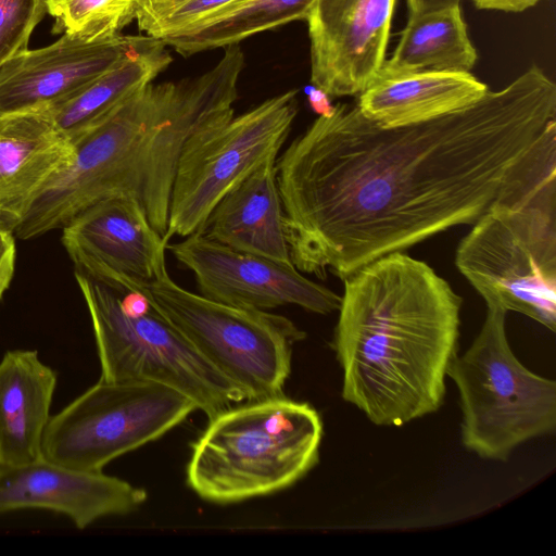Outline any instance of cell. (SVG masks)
<instances>
[{
	"label": "cell",
	"mask_w": 556,
	"mask_h": 556,
	"mask_svg": "<svg viewBox=\"0 0 556 556\" xmlns=\"http://www.w3.org/2000/svg\"><path fill=\"white\" fill-rule=\"evenodd\" d=\"M556 115L532 66L507 87L431 121L383 128L338 103L276 160L293 265L342 281L454 226L473 224Z\"/></svg>",
	"instance_id": "cell-1"
},
{
	"label": "cell",
	"mask_w": 556,
	"mask_h": 556,
	"mask_svg": "<svg viewBox=\"0 0 556 556\" xmlns=\"http://www.w3.org/2000/svg\"><path fill=\"white\" fill-rule=\"evenodd\" d=\"M343 282L332 339L342 399L376 426L401 427L435 413L458 354L462 298L404 252L381 256Z\"/></svg>",
	"instance_id": "cell-2"
},
{
	"label": "cell",
	"mask_w": 556,
	"mask_h": 556,
	"mask_svg": "<svg viewBox=\"0 0 556 556\" xmlns=\"http://www.w3.org/2000/svg\"><path fill=\"white\" fill-rule=\"evenodd\" d=\"M243 66L241 47L230 45L207 72L151 83L127 97L71 141L68 160L33 204L36 219L59 229L100 200L127 197L165 239L184 144L194 130L233 111Z\"/></svg>",
	"instance_id": "cell-3"
},
{
	"label": "cell",
	"mask_w": 556,
	"mask_h": 556,
	"mask_svg": "<svg viewBox=\"0 0 556 556\" xmlns=\"http://www.w3.org/2000/svg\"><path fill=\"white\" fill-rule=\"evenodd\" d=\"M455 264L486 306L556 329V125L515 165L472 224Z\"/></svg>",
	"instance_id": "cell-4"
},
{
	"label": "cell",
	"mask_w": 556,
	"mask_h": 556,
	"mask_svg": "<svg viewBox=\"0 0 556 556\" xmlns=\"http://www.w3.org/2000/svg\"><path fill=\"white\" fill-rule=\"evenodd\" d=\"M323 433L308 403L281 395L235 404L191 444L187 484L223 505L279 492L316 466Z\"/></svg>",
	"instance_id": "cell-5"
},
{
	"label": "cell",
	"mask_w": 556,
	"mask_h": 556,
	"mask_svg": "<svg viewBox=\"0 0 556 556\" xmlns=\"http://www.w3.org/2000/svg\"><path fill=\"white\" fill-rule=\"evenodd\" d=\"M91 318L100 380L170 387L208 419L248 401L243 390L208 362L157 308L147 286L126 288L75 268Z\"/></svg>",
	"instance_id": "cell-6"
},
{
	"label": "cell",
	"mask_w": 556,
	"mask_h": 556,
	"mask_svg": "<svg viewBox=\"0 0 556 556\" xmlns=\"http://www.w3.org/2000/svg\"><path fill=\"white\" fill-rule=\"evenodd\" d=\"M506 315L486 306L479 333L447 369L459 395L463 445L495 462H506L521 444L556 429V382L531 371L514 354Z\"/></svg>",
	"instance_id": "cell-7"
},
{
	"label": "cell",
	"mask_w": 556,
	"mask_h": 556,
	"mask_svg": "<svg viewBox=\"0 0 556 556\" xmlns=\"http://www.w3.org/2000/svg\"><path fill=\"white\" fill-rule=\"evenodd\" d=\"M147 288L157 308L248 401L283 395L292 348L306 337L292 320L206 299L177 285L168 273Z\"/></svg>",
	"instance_id": "cell-8"
},
{
	"label": "cell",
	"mask_w": 556,
	"mask_h": 556,
	"mask_svg": "<svg viewBox=\"0 0 556 556\" xmlns=\"http://www.w3.org/2000/svg\"><path fill=\"white\" fill-rule=\"evenodd\" d=\"M296 96L292 89L238 116L230 111L190 135L176 168L166 242L200 232L231 188L278 157L298 113Z\"/></svg>",
	"instance_id": "cell-9"
},
{
	"label": "cell",
	"mask_w": 556,
	"mask_h": 556,
	"mask_svg": "<svg viewBox=\"0 0 556 556\" xmlns=\"http://www.w3.org/2000/svg\"><path fill=\"white\" fill-rule=\"evenodd\" d=\"M195 403L181 392L149 381L99 380L50 417L42 456L68 468L102 471L181 424Z\"/></svg>",
	"instance_id": "cell-10"
},
{
	"label": "cell",
	"mask_w": 556,
	"mask_h": 556,
	"mask_svg": "<svg viewBox=\"0 0 556 556\" xmlns=\"http://www.w3.org/2000/svg\"><path fill=\"white\" fill-rule=\"evenodd\" d=\"M167 249L193 274L200 294L223 304L261 311L296 305L321 315L341 304V295L309 280L293 264L235 250L202 232Z\"/></svg>",
	"instance_id": "cell-11"
},
{
	"label": "cell",
	"mask_w": 556,
	"mask_h": 556,
	"mask_svg": "<svg viewBox=\"0 0 556 556\" xmlns=\"http://www.w3.org/2000/svg\"><path fill=\"white\" fill-rule=\"evenodd\" d=\"M74 268L126 288L166 275L168 242L134 199L113 197L86 207L62 228Z\"/></svg>",
	"instance_id": "cell-12"
},
{
	"label": "cell",
	"mask_w": 556,
	"mask_h": 556,
	"mask_svg": "<svg viewBox=\"0 0 556 556\" xmlns=\"http://www.w3.org/2000/svg\"><path fill=\"white\" fill-rule=\"evenodd\" d=\"M395 0H315L306 16L311 80L329 97L355 96L378 76Z\"/></svg>",
	"instance_id": "cell-13"
},
{
	"label": "cell",
	"mask_w": 556,
	"mask_h": 556,
	"mask_svg": "<svg viewBox=\"0 0 556 556\" xmlns=\"http://www.w3.org/2000/svg\"><path fill=\"white\" fill-rule=\"evenodd\" d=\"M147 492L103 471H86L43 456L22 465H0V514L42 508L67 516L85 529L106 516L137 510Z\"/></svg>",
	"instance_id": "cell-14"
},
{
	"label": "cell",
	"mask_w": 556,
	"mask_h": 556,
	"mask_svg": "<svg viewBox=\"0 0 556 556\" xmlns=\"http://www.w3.org/2000/svg\"><path fill=\"white\" fill-rule=\"evenodd\" d=\"M139 36L85 40L68 33L25 50L0 68V115L43 108L87 85L135 46Z\"/></svg>",
	"instance_id": "cell-15"
},
{
	"label": "cell",
	"mask_w": 556,
	"mask_h": 556,
	"mask_svg": "<svg viewBox=\"0 0 556 556\" xmlns=\"http://www.w3.org/2000/svg\"><path fill=\"white\" fill-rule=\"evenodd\" d=\"M72 142L40 109L0 115V226L12 231L66 163Z\"/></svg>",
	"instance_id": "cell-16"
},
{
	"label": "cell",
	"mask_w": 556,
	"mask_h": 556,
	"mask_svg": "<svg viewBox=\"0 0 556 556\" xmlns=\"http://www.w3.org/2000/svg\"><path fill=\"white\" fill-rule=\"evenodd\" d=\"M276 160L261 165L213 207L204 236L235 250L293 264L283 226Z\"/></svg>",
	"instance_id": "cell-17"
},
{
	"label": "cell",
	"mask_w": 556,
	"mask_h": 556,
	"mask_svg": "<svg viewBox=\"0 0 556 556\" xmlns=\"http://www.w3.org/2000/svg\"><path fill=\"white\" fill-rule=\"evenodd\" d=\"M56 372L34 350L8 351L0 361V465L42 456Z\"/></svg>",
	"instance_id": "cell-18"
},
{
	"label": "cell",
	"mask_w": 556,
	"mask_h": 556,
	"mask_svg": "<svg viewBox=\"0 0 556 556\" xmlns=\"http://www.w3.org/2000/svg\"><path fill=\"white\" fill-rule=\"evenodd\" d=\"M489 88L470 73H417L376 77L359 93L362 114L383 128L418 124L462 110Z\"/></svg>",
	"instance_id": "cell-19"
},
{
	"label": "cell",
	"mask_w": 556,
	"mask_h": 556,
	"mask_svg": "<svg viewBox=\"0 0 556 556\" xmlns=\"http://www.w3.org/2000/svg\"><path fill=\"white\" fill-rule=\"evenodd\" d=\"M170 60L161 40L139 36L131 50L110 70L40 110L72 141L127 97L151 84Z\"/></svg>",
	"instance_id": "cell-20"
},
{
	"label": "cell",
	"mask_w": 556,
	"mask_h": 556,
	"mask_svg": "<svg viewBox=\"0 0 556 556\" xmlns=\"http://www.w3.org/2000/svg\"><path fill=\"white\" fill-rule=\"evenodd\" d=\"M477 62L460 4L408 15L390 60L377 77L417 73H469Z\"/></svg>",
	"instance_id": "cell-21"
},
{
	"label": "cell",
	"mask_w": 556,
	"mask_h": 556,
	"mask_svg": "<svg viewBox=\"0 0 556 556\" xmlns=\"http://www.w3.org/2000/svg\"><path fill=\"white\" fill-rule=\"evenodd\" d=\"M315 0H243L161 41L184 55L239 43L258 33L306 20Z\"/></svg>",
	"instance_id": "cell-22"
},
{
	"label": "cell",
	"mask_w": 556,
	"mask_h": 556,
	"mask_svg": "<svg viewBox=\"0 0 556 556\" xmlns=\"http://www.w3.org/2000/svg\"><path fill=\"white\" fill-rule=\"evenodd\" d=\"M138 0H47L48 13L56 20L59 31L85 40H101L119 35L135 18Z\"/></svg>",
	"instance_id": "cell-23"
},
{
	"label": "cell",
	"mask_w": 556,
	"mask_h": 556,
	"mask_svg": "<svg viewBox=\"0 0 556 556\" xmlns=\"http://www.w3.org/2000/svg\"><path fill=\"white\" fill-rule=\"evenodd\" d=\"M243 0H138L135 18L146 36L162 40Z\"/></svg>",
	"instance_id": "cell-24"
},
{
	"label": "cell",
	"mask_w": 556,
	"mask_h": 556,
	"mask_svg": "<svg viewBox=\"0 0 556 556\" xmlns=\"http://www.w3.org/2000/svg\"><path fill=\"white\" fill-rule=\"evenodd\" d=\"M46 13L47 0H0V68L28 49L30 35Z\"/></svg>",
	"instance_id": "cell-25"
},
{
	"label": "cell",
	"mask_w": 556,
	"mask_h": 556,
	"mask_svg": "<svg viewBox=\"0 0 556 556\" xmlns=\"http://www.w3.org/2000/svg\"><path fill=\"white\" fill-rule=\"evenodd\" d=\"M15 237L0 226V299L9 288L15 267Z\"/></svg>",
	"instance_id": "cell-26"
},
{
	"label": "cell",
	"mask_w": 556,
	"mask_h": 556,
	"mask_svg": "<svg viewBox=\"0 0 556 556\" xmlns=\"http://www.w3.org/2000/svg\"><path fill=\"white\" fill-rule=\"evenodd\" d=\"M473 4L483 10H496L504 12H522L540 0H471Z\"/></svg>",
	"instance_id": "cell-27"
},
{
	"label": "cell",
	"mask_w": 556,
	"mask_h": 556,
	"mask_svg": "<svg viewBox=\"0 0 556 556\" xmlns=\"http://www.w3.org/2000/svg\"><path fill=\"white\" fill-rule=\"evenodd\" d=\"M307 100L312 110L319 116H330L333 113L334 105L331 104L330 97L318 87L306 88Z\"/></svg>",
	"instance_id": "cell-28"
},
{
	"label": "cell",
	"mask_w": 556,
	"mask_h": 556,
	"mask_svg": "<svg viewBox=\"0 0 556 556\" xmlns=\"http://www.w3.org/2000/svg\"><path fill=\"white\" fill-rule=\"evenodd\" d=\"M456 4H460V0H407L409 15Z\"/></svg>",
	"instance_id": "cell-29"
}]
</instances>
